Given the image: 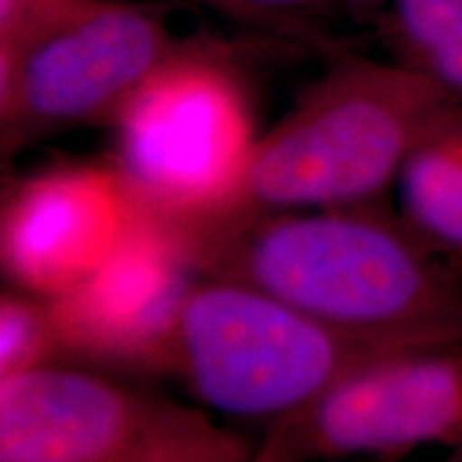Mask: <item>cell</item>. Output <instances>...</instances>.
<instances>
[{
	"instance_id": "obj_7",
	"label": "cell",
	"mask_w": 462,
	"mask_h": 462,
	"mask_svg": "<svg viewBox=\"0 0 462 462\" xmlns=\"http://www.w3.org/2000/svg\"><path fill=\"white\" fill-rule=\"evenodd\" d=\"M462 446V345L390 356L268 426L253 462L394 460Z\"/></svg>"
},
{
	"instance_id": "obj_12",
	"label": "cell",
	"mask_w": 462,
	"mask_h": 462,
	"mask_svg": "<svg viewBox=\"0 0 462 462\" xmlns=\"http://www.w3.org/2000/svg\"><path fill=\"white\" fill-rule=\"evenodd\" d=\"M67 356L50 300L14 287L0 298V379L60 362Z\"/></svg>"
},
{
	"instance_id": "obj_15",
	"label": "cell",
	"mask_w": 462,
	"mask_h": 462,
	"mask_svg": "<svg viewBox=\"0 0 462 462\" xmlns=\"http://www.w3.org/2000/svg\"><path fill=\"white\" fill-rule=\"evenodd\" d=\"M345 3H351V5H357V7H366V9H381L383 11L388 7L390 0H345Z\"/></svg>"
},
{
	"instance_id": "obj_3",
	"label": "cell",
	"mask_w": 462,
	"mask_h": 462,
	"mask_svg": "<svg viewBox=\"0 0 462 462\" xmlns=\"http://www.w3.org/2000/svg\"><path fill=\"white\" fill-rule=\"evenodd\" d=\"M402 351L415 349L349 337L262 289L201 274L178 315L167 371L210 411L273 426Z\"/></svg>"
},
{
	"instance_id": "obj_5",
	"label": "cell",
	"mask_w": 462,
	"mask_h": 462,
	"mask_svg": "<svg viewBox=\"0 0 462 462\" xmlns=\"http://www.w3.org/2000/svg\"><path fill=\"white\" fill-rule=\"evenodd\" d=\"M204 409L54 362L0 379V462H253Z\"/></svg>"
},
{
	"instance_id": "obj_14",
	"label": "cell",
	"mask_w": 462,
	"mask_h": 462,
	"mask_svg": "<svg viewBox=\"0 0 462 462\" xmlns=\"http://www.w3.org/2000/svg\"><path fill=\"white\" fill-rule=\"evenodd\" d=\"M225 14L263 24H291L300 17L319 14L337 0H199Z\"/></svg>"
},
{
	"instance_id": "obj_6",
	"label": "cell",
	"mask_w": 462,
	"mask_h": 462,
	"mask_svg": "<svg viewBox=\"0 0 462 462\" xmlns=\"http://www.w3.org/2000/svg\"><path fill=\"white\" fill-rule=\"evenodd\" d=\"M184 43L159 5L99 0L45 42L0 60L3 157L62 133L109 126Z\"/></svg>"
},
{
	"instance_id": "obj_11",
	"label": "cell",
	"mask_w": 462,
	"mask_h": 462,
	"mask_svg": "<svg viewBox=\"0 0 462 462\" xmlns=\"http://www.w3.org/2000/svg\"><path fill=\"white\" fill-rule=\"evenodd\" d=\"M381 32L392 58L462 101V0H390Z\"/></svg>"
},
{
	"instance_id": "obj_16",
	"label": "cell",
	"mask_w": 462,
	"mask_h": 462,
	"mask_svg": "<svg viewBox=\"0 0 462 462\" xmlns=\"http://www.w3.org/2000/svg\"><path fill=\"white\" fill-rule=\"evenodd\" d=\"M449 462H462V446L452 449V456H449Z\"/></svg>"
},
{
	"instance_id": "obj_2",
	"label": "cell",
	"mask_w": 462,
	"mask_h": 462,
	"mask_svg": "<svg viewBox=\"0 0 462 462\" xmlns=\"http://www.w3.org/2000/svg\"><path fill=\"white\" fill-rule=\"evenodd\" d=\"M462 101L396 58L338 56L259 135L238 187L190 227V251L265 215L377 204Z\"/></svg>"
},
{
	"instance_id": "obj_10",
	"label": "cell",
	"mask_w": 462,
	"mask_h": 462,
	"mask_svg": "<svg viewBox=\"0 0 462 462\" xmlns=\"http://www.w3.org/2000/svg\"><path fill=\"white\" fill-rule=\"evenodd\" d=\"M396 187L402 221L462 268V114L415 150Z\"/></svg>"
},
{
	"instance_id": "obj_9",
	"label": "cell",
	"mask_w": 462,
	"mask_h": 462,
	"mask_svg": "<svg viewBox=\"0 0 462 462\" xmlns=\"http://www.w3.org/2000/svg\"><path fill=\"white\" fill-rule=\"evenodd\" d=\"M199 276L182 231L142 210L90 279L50 300L67 356L167 371L178 315Z\"/></svg>"
},
{
	"instance_id": "obj_13",
	"label": "cell",
	"mask_w": 462,
	"mask_h": 462,
	"mask_svg": "<svg viewBox=\"0 0 462 462\" xmlns=\"http://www.w3.org/2000/svg\"><path fill=\"white\" fill-rule=\"evenodd\" d=\"M97 3L99 0H0V60L24 54Z\"/></svg>"
},
{
	"instance_id": "obj_4",
	"label": "cell",
	"mask_w": 462,
	"mask_h": 462,
	"mask_svg": "<svg viewBox=\"0 0 462 462\" xmlns=\"http://www.w3.org/2000/svg\"><path fill=\"white\" fill-rule=\"evenodd\" d=\"M109 129L137 204L176 227L229 199L262 135L246 75L227 51L195 42L150 75Z\"/></svg>"
},
{
	"instance_id": "obj_1",
	"label": "cell",
	"mask_w": 462,
	"mask_h": 462,
	"mask_svg": "<svg viewBox=\"0 0 462 462\" xmlns=\"http://www.w3.org/2000/svg\"><path fill=\"white\" fill-rule=\"evenodd\" d=\"M199 274L262 289L337 332L462 345V268L381 201L265 215L193 248Z\"/></svg>"
},
{
	"instance_id": "obj_8",
	"label": "cell",
	"mask_w": 462,
	"mask_h": 462,
	"mask_svg": "<svg viewBox=\"0 0 462 462\" xmlns=\"http://www.w3.org/2000/svg\"><path fill=\"white\" fill-rule=\"evenodd\" d=\"M140 217L142 208L112 159L42 167L5 190V274L34 296H65L118 251Z\"/></svg>"
}]
</instances>
